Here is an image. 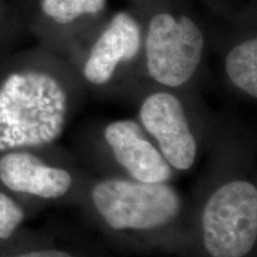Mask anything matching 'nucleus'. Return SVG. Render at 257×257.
<instances>
[{
  "mask_svg": "<svg viewBox=\"0 0 257 257\" xmlns=\"http://www.w3.org/2000/svg\"><path fill=\"white\" fill-rule=\"evenodd\" d=\"M108 0H30L29 23L44 48L72 29L98 22Z\"/></svg>",
  "mask_w": 257,
  "mask_h": 257,
  "instance_id": "obj_9",
  "label": "nucleus"
},
{
  "mask_svg": "<svg viewBox=\"0 0 257 257\" xmlns=\"http://www.w3.org/2000/svg\"><path fill=\"white\" fill-rule=\"evenodd\" d=\"M225 72L236 88L250 98H257V38L238 42L225 57Z\"/></svg>",
  "mask_w": 257,
  "mask_h": 257,
  "instance_id": "obj_10",
  "label": "nucleus"
},
{
  "mask_svg": "<svg viewBox=\"0 0 257 257\" xmlns=\"http://www.w3.org/2000/svg\"><path fill=\"white\" fill-rule=\"evenodd\" d=\"M68 170L44 161L36 150L0 154V187L10 194L55 200L72 187Z\"/></svg>",
  "mask_w": 257,
  "mask_h": 257,
  "instance_id": "obj_7",
  "label": "nucleus"
},
{
  "mask_svg": "<svg viewBox=\"0 0 257 257\" xmlns=\"http://www.w3.org/2000/svg\"><path fill=\"white\" fill-rule=\"evenodd\" d=\"M143 48V24L128 11L112 15L96 35L82 64L89 85L106 86L123 66L134 62Z\"/></svg>",
  "mask_w": 257,
  "mask_h": 257,
  "instance_id": "obj_5",
  "label": "nucleus"
},
{
  "mask_svg": "<svg viewBox=\"0 0 257 257\" xmlns=\"http://www.w3.org/2000/svg\"><path fill=\"white\" fill-rule=\"evenodd\" d=\"M143 126L159 144L169 166L188 170L197 159L198 147L184 104L178 95L157 91L147 95L140 108Z\"/></svg>",
  "mask_w": 257,
  "mask_h": 257,
  "instance_id": "obj_6",
  "label": "nucleus"
},
{
  "mask_svg": "<svg viewBox=\"0 0 257 257\" xmlns=\"http://www.w3.org/2000/svg\"><path fill=\"white\" fill-rule=\"evenodd\" d=\"M27 213L16 199L0 189V240H9L24 224Z\"/></svg>",
  "mask_w": 257,
  "mask_h": 257,
  "instance_id": "obj_11",
  "label": "nucleus"
},
{
  "mask_svg": "<svg viewBox=\"0 0 257 257\" xmlns=\"http://www.w3.org/2000/svg\"><path fill=\"white\" fill-rule=\"evenodd\" d=\"M16 30V18L12 11L0 0V54L8 47Z\"/></svg>",
  "mask_w": 257,
  "mask_h": 257,
  "instance_id": "obj_12",
  "label": "nucleus"
},
{
  "mask_svg": "<svg viewBox=\"0 0 257 257\" xmlns=\"http://www.w3.org/2000/svg\"><path fill=\"white\" fill-rule=\"evenodd\" d=\"M96 212L113 230H150L178 216L181 200L167 184H148L123 179L99 181L92 188Z\"/></svg>",
  "mask_w": 257,
  "mask_h": 257,
  "instance_id": "obj_3",
  "label": "nucleus"
},
{
  "mask_svg": "<svg viewBox=\"0 0 257 257\" xmlns=\"http://www.w3.org/2000/svg\"><path fill=\"white\" fill-rule=\"evenodd\" d=\"M104 137L118 165L136 181L166 184L172 169L160 150L144 136L133 119L112 121L105 127Z\"/></svg>",
  "mask_w": 257,
  "mask_h": 257,
  "instance_id": "obj_8",
  "label": "nucleus"
},
{
  "mask_svg": "<svg viewBox=\"0 0 257 257\" xmlns=\"http://www.w3.org/2000/svg\"><path fill=\"white\" fill-rule=\"evenodd\" d=\"M205 48L206 37L200 25L173 10L154 12L143 27L147 73L163 87L186 85L200 67Z\"/></svg>",
  "mask_w": 257,
  "mask_h": 257,
  "instance_id": "obj_2",
  "label": "nucleus"
},
{
  "mask_svg": "<svg viewBox=\"0 0 257 257\" xmlns=\"http://www.w3.org/2000/svg\"><path fill=\"white\" fill-rule=\"evenodd\" d=\"M14 257H73V256L64 251H61V250L49 249V250H35V251L24 252Z\"/></svg>",
  "mask_w": 257,
  "mask_h": 257,
  "instance_id": "obj_13",
  "label": "nucleus"
},
{
  "mask_svg": "<svg viewBox=\"0 0 257 257\" xmlns=\"http://www.w3.org/2000/svg\"><path fill=\"white\" fill-rule=\"evenodd\" d=\"M202 240L212 257H243L257 240V188L245 180L219 186L205 204Z\"/></svg>",
  "mask_w": 257,
  "mask_h": 257,
  "instance_id": "obj_4",
  "label": "nucleus"
},
{
  "mask_svg": "<svg viewBox=\"0 0 257 257\" xmlns=\"http://www.w3.org/2000/svg\"><path fill=\"white\" fill-rule=\"evenodd\" d=\"M70 108L68 75L50 49L34 48L0 61V154L54 144Z\"/></svg>",
  "mask_w": 257,
  "mask_h": 257,
  "instance_id": "obj_1",
  "label": "nucleus"
}]
</instances>
